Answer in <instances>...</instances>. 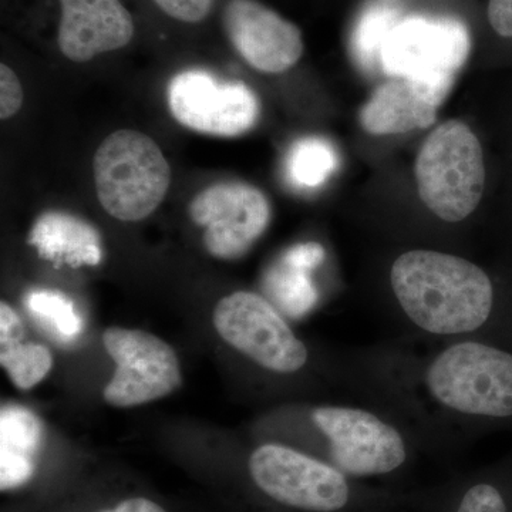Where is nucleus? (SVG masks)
Wrapping results in <instances>:
<instances>
[{
	"mask_svg": "<svg viewBox=\"0 0 512 512\" xmlns=\"http://www.w3.org/2000/svg\"><path fill=\"white\" fill-rule=\"evenodd\" d=\"M335 367L349 392L439 460L457 456L483 424L512 420V352L484 340H446L426 352L404 343L350 349Z\"/></svg>",
	"mask_w": 512,
	"mask_h": 512,
	"instance_id": "f257e3e1",
	"label": "nucleus"
},
{
	"mask_svg": "<svg viewBox=\"0 0 512 512\" xmlns=\"http://www.w3.org/2000/svg\"><path fill=\"white\" fill-rule=\"evenodd\" d=\"M252 483L281 507L301 512H412L410 491L356 480L301 448L261 444L248 458Z\"/></svg>",
	"mask_w": 512,
	"mask_h": 512,
	"instance_id": "f03ea898",
	"label": "nucleus"
},
{
	"mask_svg": "<svg viewBox=\"0 0 512 512\" xmlns=\"http://www.w3.org/2000/svg\"><path fill=\"white\" fill-rule=\"evenodd\" d=\"M308 419L322 441L318 458L365 483L406 473L421 453L412 434L372 404H318Z\"/></svg>",
	"mask_w": 512,
	"mask_h": 512,
	"instance_id": "7ed1b4c3",
	"label": "nucleus"
},
{
	"mask_svg": "<svg viewBox=\"0 0 512 512\" xmlns=\"http://www.w3.org/2000/svg\"><path fill=\"white\" fill-rule=\"evenodd\" d=\"M417 191L444 224H460L483 198V148L466 123L450 120L431 131L416 158Z\"/></svg>",
	"mask_w": 512,
	"mask_h": 512,
	"instance_id": "20e7f679",
	"label": "nucleus"
},
{
	"mask_svg": "<svg viewBox=\"0 0 512 512\" xmlns=\"http://www.w3.org/2000/svg\"><path fill=\"white\" fill-rule=\"evenodd\" d=\"M101 207L116 220L136 222L160 207L171 184V168L153 138L120 130L104 138L93 161Z\"/></svg>",
	"mask_w": 512,
	"mask_h": 512,
	"instance_id": "39448f33",
	"label": "nucleus"
},
{
	"mask_svg": "<svg viewBox=\"0 0 512 512\" xmlns=\"http://www.w3.org/2000/svg\"><path fill=\"white\" fill-rule=\"evenodd\" d=\"M212 323L231 348L269 375L299 376L311 365L308 345L284 313L259 293L238 291L225 296L212 312Z\"/></svg>",
	"mask_w": 512,
	"mask_h": 512,
	"instance_id": "423d86ee",
	"label": "nucleus"
},
{
	"mask_svg": "<svg viewBox=\"0 0 512 512\" xmlns=\"http://www.w3.org/2000/svg\"><path fill=\"white\" fill-rule=\"evenodd\" d=\"M471 37L463 20L447 15L404 16L387 36L380 67L390 77L454 86Z\"/></svg>",
	"mask_w": 512,
	"mask_h": 512,
	"instance_id": "0eeeda50",
	"label": "nucleus"
},
{
	"mask_svg": "<svg viewBox=\"0 0 512 512\" xmlns=\"http://www.w3.org/2000/svg\"><path fill=\"white\" fill-rule=\"evenodd\" d=\"M103 345L116 363V373L103 392L110 406L126 409L156 402L183 383L177 353L156 335L109 328L104 330Z\"/></svg>",
	"mask_w": 512,
	"mask_h": 512,
	"instance_id": "6e6552de",
	"label": "nucleus"
},
{
	"mask_svg": "<svg viewBox=\"0 0 512 512\" xmlns=\"http://www.w3.org/2000/svg\"><path fill=\"white\" fill-rule=\"evenodd\" d=\"M167 100L181 126L208 136H242L256 126L261 114L258 96L248 84L220 82L202 70L174 76Z\"/></svg>",
	"mask_w": 512,
	"mask_h": 512,
	"instance_id": "1a4fd4ad",
	"label": "nucleus"
},
{
	"mask_svg": "<svg viewBox=\"0 0 512 512\" xmlns=\"http://www.w3.org/2000/svg\"><path fill=\"white\" fill-rule=\"evenodd\" d=\"M191 220L204 228L208 254L225 261L242 258L265 234L271 204L251 184L220 183L198 192L190 207Z\"/></svg>",
	"mask_w": 512,
	"mask_h": 512,
	"instance_id": "9d476101",
	"label": "nucleus"
},
{
	"mask_svg": "<svg viewBox=\"0 0 512 512\" xmlns=\"http://www.w3.org/2000/svg\"><path fill=\"white\" fill-rule=\"evenodd\" d=\"M222 22L239 56L258 72L284 73L301 59L298 26L256 0H229Z\"/></svg>",
	"mask_w": 512,
	"mask_h": 512,
	"instance_id": "9b49d317",
	"label": "nucleus"
},
{
	"mask_svg": "<svg viewBox=\"0 0 512 512\" xmlns=\"http://www.w3.org/2000/svg\"><path fill=\"white\" fill-rule=\"evenodd\" d=\"M60 52L76 63L127 46L134 23L120 0H60Z\"/></svg>",
	"mask_w": 512,
	"mask_h": 512,
	"instance_id": "f8f14e48",
	"label": "nucleus"
},
{
	"mask_svg": "<svg viewBox=\"0 0 512 512\" xmlns=\"http://www.w3.org/2000/svg\"><path fill=\"white\" fill-rule=\"evenodd\" d=\"M451 89L450 84L392 77L360 110V126L373 136H393L430 127Z\"/></svg>",
	"mask_w": 512,
	"mask_h": 512,
	"instance_id": "ddd939ff",
	"label": "nucleus"
},
{
	"mask_svg": "<svg viewBox=\"0 0 512 512\" xmlns=\"http://www.w3.org/2000/svg\"><path fill=\"white\" fill-rule=\"evenodd\" d=\"M28 242L40 258L57 266H96L103 256L99 231L90 222L67 212L40 215L30 229Z\"/></svg>",
	"mask_w": 512,
	"mask_h": 512,
	"instance_id": "4468645a",
	"label": "nucleus"
},
{
	"mask_svg": "<svg viewBox=\"0 0 512 512\" xmlns=\"http://www.w3.org/2000/svg\"><path fill=\"white\" fill-rule=\"evenodd\" d=\"M410 493L412 512H512L507 490L490 474H457Z\"/></svg>",
	"mask_w": 512,
	"mask_h": 512,
	"instance_id": "2eb2a0df",
	"label": "nucleus"
},
{
	"mask_svg": "<svg viewBox=\"0 0 512 512\" xmlns=\"http://www.w3.org/2000/svg\"><path fill=\"white\" fill-rule=\"evenodd\" d=\"M43 424L28 407L6 404L0 412V484L2 491L28 483L36 470Z\"/></svg>",
	"mask_w": 512,
	"mask_h": 512,
	"instance_id": "dca6fc26",
	"label": "nucleus"
},
{
	"mask_svg": "<svg viewBox=\"0 0 512 512\" xmlns=\"http://www.w3.org/2000/svg\"><path fill=\"white\" fill-rule=\"evenodd\" d=\"M402 18V8L397 3L375 0L362 9L350 36V53L360 69L369 73L382 70L384 43Z\"/></svg>",
	"mask_w": 512,
	"mask_h": 512,
	"instance_id": "f3484780",
	"label": "nucleus"
},
{
	"mask_svg": "<svg viewBox=\"0 0 512 512\" xmlns=\"http://www.w3.org/2000/svg\"><path fill=\"white\" fill-rule=\"evenodd\" d=\"M339 167L336 148L322 137H305L293 143L286 157V175L295 187L313 190L329 180Z\"/></svg>",
	"mask_w": 512,
	"mask_h": 512,
	"instance_id": "a211bd4d",
	"label": "nucleus"
},
{
	"mask_svg": "<svg viewBox=\"0 0 512 512\" xmlns=\"http://www.w3.org/2000/svg\"><path fill=\"white\" fill-rule=\"evenodd\" d=\"M309 272L311 269L293 264L284 256L266 272L265 291L268 299L284 315H303L315 303L316 291Z\"/></svg>",
	"mask_w": 512,
	"mask_h": 512,
	"instance_id": "6ab92c4d",
	"label": "nucleus"
},
{
	"mask_svg": "<svg viewBox=\"0 0 512 512\" xmlns=\"http://www.w3.org/2000/svg\"><path fill=\"white\" fill-rule=\"evenodd\" d=\"M0 365L20 390L33 389L53 367V356L39 343H18L0 352Z\"/></svg>",
	"mask_w": 512,
	"mask_h": 512,
	"instance_id": "aec40b11",
	"label": "nucleus"
},
{
	"mask_svg": "<svg viewBox=\"0 0 512 512\" xmlns=\"http://www.w3.org/2000/svg\"><path fill=\"white\" fill-rule=\"evenodd\" d=\"M26 305L33 315L52 326L62 338H76L82 332V318L72 299L67 298L62 292L46 289L30 292L26 298Z\"/></svg>",
	"mask_w": 512,
	"mask_h": 512,
	"instance_id": "412c9836",
	"label": "nucleus"
},
{
	"mask_svg": "<svg viewBox=\"0 0 512 512\" xmlns=\"http://www.w3.org/2000/svg\"><path fill=\"white\" fill-rule=\"evenodd\" d=\"M23 104V89L18 76L6 64L0 66V117L15 116Z\"/></svg>",
	"mask_w": 512,
	"mask_h": 512,
	"instance_id": "4be33fe9",
	"label": "nucleus"
},
{
	"mask_svg": "<svg viewBox=\"0 0 512 512\" xmlns=\"http://www.w3.org/2000/svg\"><path fill=\"white\" fill-rule=\"evenodd\" d=\"M163 12L181 22L198 23L207 18L214 0H154Z\"/></svg>",
	"mask_w": 512,
	"mask_h": 512,
	"instance_id": "5701e85b",
	"label": "nucleus"
},
{
	"mask_svg": "<svg viewBox=\"0 0 512 512\" xmlns=\"http://www.w3.org/2000/svg\"><path fill=\"white\" fill-rule=\"evenodd\" d=\"M25 336L22 320L9 303H0V345L2 349L22 343Z\"/></svg>",
	"mask_w": 512,
	"mask_h": 512,
	"instance_id": "b1692460",
	"label": "nucleus"
},
{
	"mask_svg": "<svg viewBox=\"0 0 512 512\" xmlns=\"http://www.w3.org/2000/svg\"><path fill=\"white\" fill-rule=\"evenodd\" d=\"M487 16L498 36L512 39V0H490Z\"/></svg>",
	"mask_w": 512,
	"mask_h": 512,
	"instance_id": "393cba45",
	"label": "nucleus"
},
{
	"mask_svg": "<svg viewBox=\"0 0 512 512\" xmlns=\"http://www.w3.org/2000/svg\"><path fill=\"white\" fill-rule=\"evenodd\" d=\"M99 512H167L163 507H160L154 501L148 498H128V500L121 501L116 507L111 510H103Z\"/></svg>",
	"mask_w": 512,
	"mask_h": 512,
	"instance_id": "a878e982",
	"label": "nucleus"
},
{
	"mask_svg": "<svg viewBox=\"0 0 512 512\" xmlns=\"http://www.w3.org/2000/svg\"><path fill=\"white\" fill-rule=\"evenodd\" d=\"M383 2L397 3V2H400V0H383Z\"/></svg>",
	"mask_w": 512,
	"mask_h": 512,
	"instance_id": "bb28decb",
	"label": "nucleus"
}]
</instances>
